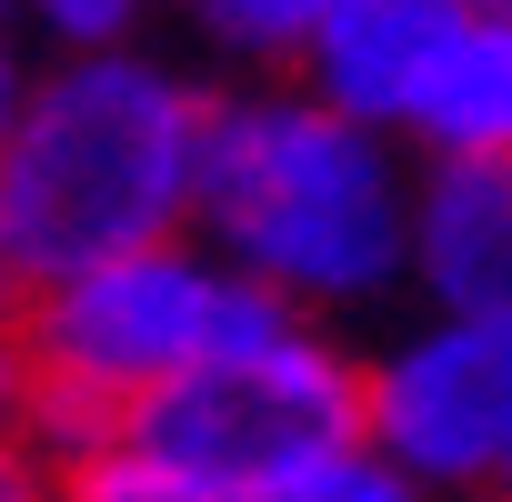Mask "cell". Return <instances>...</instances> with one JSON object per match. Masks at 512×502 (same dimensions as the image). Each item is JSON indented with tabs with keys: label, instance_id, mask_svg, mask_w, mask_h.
<instances>
[{
	"label": "cell",
	"instance_id": "cell-17",
	"mask_svg": "<svg viewBox=\"0 0 512 502\" xmlns=\"http://www.w3.org/2000/svg\"><path fill=\"white\" fill-rule=\"evenodd\" d=\"M11 302H21V282H11V262H0V312H11Z\"/></svg>",
	"mask_w": 512,
	"mask_h": 502
},
{
	"label": "cell",
	"instance_id": "cell-4",
	"mask_svg": "<svg viewBox=\"0 0 512 502\" xmlns=\"http://www.w3.org/2000/svg\"><path fill=\"white\" fill-rule=\"evenodd\" d=\"M121 432H151V442H171V452H191V462H211V472L262 492L312 442L362 432V342L342 322H312L282 292L231 272L211 352L181 362Z\"/></svg>",
	"mask_w": 512,
	"mask_h": 502
},
{
	"label": "cell",
	"instance_id": "cell-16",
	"mask_svg": "<svg viewBox=\"0 0 512 502\" xmlns=\"http://www.w3.org/2000/svg\"><path fill=\"white\" fill-rule=\"evenodd\" d=\"M472 502H512V442H502V462L482 472V492H472Z\"/></svg>",
	"mask_w": 512,
	"mask_h": 502
},
{
	"label": "cell",
	"instance_id": "cell-2",
	"mask_svg": "<svg viewBox=\"0 0 512 502\" xmlns=\"http://www.w3.org/2000/svg\"><path fill=\"white\" fill-rule=\"evenodd\" d=\"M211 81L151 41L41 51L0 121V262L11 282H51L101 251L191 231Z\"/></svg>",
	"mask_w": 512,
	"mask_h": 502
},
{
	"label": "cell",
	"instance_id": "cell-7",
	"mask_svg": "<svg viewBox=\"0 0 512 502\" xmlns=\"http://www.w3.org/2000/svg\"><path fill=\"white\" fill-rule=\"evenodd\" d=\"M472 0H322L302 51H292V81L322 91L332 111H362V121H402V101L422 91V71L442 61V41L462 31Z\"/></svg>",
	"mask_w": 512,
	"mask_h": 502
},
{
	"label": "cell",
	"instance_id": "cell-1",
	"mask_svg": "<svg viewBox=\"0 0 512 502\" xmlns=\"http://www.w3.org/2000/svg\"><path fill=\"white\" fill-rule=\"evenodd\" d=\"M412 151L402 131L332 111L292 71H221L191 161V241L312 322H372L402 302Z\"/></svg>",
	"mask_w": 512,
	"mask_h": 502
},
{
	"label": "cell",
	"instance_id": "cell-8",
	"mask_svg": "<svg viewBox=\"0 0 512 502\" xmlns=\"http://www.w3.org/2000/svg\"><path fill=\"white\" fill-rule=\"evenodd\" d=\"M392 131L412 161H502L512 151V0H472Z\"/></svg>",
	"mask_w": 512,
	"mask_h": 502
},
{
	"label": "cell",
	"instance_id": "cell-14",
	"mask_svg": "<svg viewBox=\"0 0 512 502\" xmlns=\"http://www.w3.org/2000/svg\"><path fill=\"white\" fill-rule=\"evenodd\" d=\"M21 332H11V312H0V432H21Z\"/></svg>",
	"mask_w": 512,
	"mask_h": 502
},
{
	"label": "cell",
	"instance_id": "cell-10",
	"mask_svg": "<svg viewBox=\"0 0 512 502\" xmlns=\"http://www.w3.org/2000/svg\"><path fill=\"white\" fill-rule=\"evenodd\" d=\"M312 11L322 0H171L161 21H181L211 71H292Z\"/></svg>",
	"mask_w": 512,
	"mask_h": 502
},
{
	"label": "cell",
	"instance_id": "cell-5",
	"mask_svg": "<svg viewBox=\"0 0 512 502\" xmlns=\"http://www.w3.org/2000/svg\"><path fill=\"white\" fill-rule=\"evenodd\" d=\"M362 442L442 502H472L512 442V312H402L362 342Z\"/></svg>",
	"mask_w": 512,
	"mask_h": 502
},
{
	"label": "cell",
	"instance_id": "cell-6",
	"mask_svg": "<svg viewBox=\"0 0 512 502\" xmlns=\"http://www.w3.org/2000/svg\"><path fill=\"white\" fill-rule=\"evenodd\" d=\"M402 302L512 312V151L502 161H412Z\"/></svg>",
	"mask_w": 512,
	"mask_h": 502
},
{
	"label": "cell",
	"instance_id": "cell-18",
	"mask_svg": "<svg viewBox=\"0 0 512 502\" xmlns=\"http://www.w3.org/2000/svg\"><path fill=\"white\" fill-rule=\"evenodd\" d=\"M0 21H11V0H0Z\"/></svg>",
	"mask_w": 512,
	"mask_h": 502
},
{
	"label": "cell",
	"instance_id": "cell-3",
	"mask_svg": "<svg viewBox=\"0 0 512 502\" xmlns=\"http://www.w3.org/2000/svg\"><path fill=\"white\" fill-rule=\"evenodd\" d=\"M231 302V262L191 231L101 251L51 282H21L11 332H21V432L61 462L101 432H121L181 362L211 352Z\"/></svg>",
	"mask_w": 512,
	"mask_h": 502
},
{
	"label": "cell",
	"instance_id": "cell-13",
	"mask_svg": "<svg viewBox=\"0 0 512 502\" xmlns=\"http://www.w3.org/2000/svg\"><path fill=\"white\" fill-rule=\"evenodd\" d=\"M0 502H61V472L31 432H0Z\"/></svg>",
	"mask_w": 512,
	"mask_h": 502
},
{
	"label": "cell",
	"instance_id": "cell-15",
	"mask_svg": "<svg viewBox=\"0 0 512 502\" xmlns=\"http://www.w3.org/2000/svg\"><path fill=\"white\" fill-rule=\"evenodd\" d=\"M21 71H31V51H21L11 21H0V121H11V101H21Z\"/></svg>",
	"mask_w": 512,
	"mask_h": 502
},
{
	"label": "cell",
	"instance_id": "cell-11",
	"mask_svg": "<svg viewBox=\"0 0 512 502\" xmlns=\"http://www.w3.org/2000/svg\"><path fill=\"white\" fill-rule=\"evenodd\" d=\"M262 502H442V492H432V482H412L382 442L332 432V442H312L302 462H282V472L262 482Z\"/></svg>",
	"mask_w": 512,
	"mask_h": 502
},
{
	"label": "cell",
	"instance_id": "cell-12",
	"mask_svg": "<svg viewBox=\"0 0 512 502\" xmlns=\"http://www.w3.org/2000/svg\"><path fill=\"white\" fill-rule=\"evenodd\" d=\"M171 0H11V31H31L41 51H91V41H151V21Z\"/></svg>",
	"mask_w": 512,
	"mask_h": 502
},
{
	"label": "cell",
	"instance_id": "cell-9",
	"mask_svg": "<svg viewBox=\"0 0 512 502\" xmlns=\"http://www.w3.org/2000/svg\"><path fill=\"white\" fill-rule=\"evenodd\" d=\"M51 472H61V502H262L251 482H231L151 432H101V442L61 452Z\"/></svg>",
	"mask_w": 512,
	"mask_h": 502
}]
</instances>
